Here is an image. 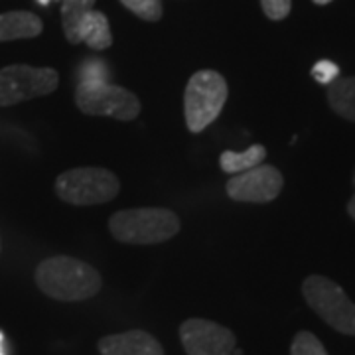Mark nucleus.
I'll use <instances>...</instances> for the list:
<instances>
[{
    "mask_svg": "<svg viewBox=\"0 0 355 355\" xmlns=\"http://www.w3.org/2000/svg\"><path fill=\"white\" fill-rule=\"evenodd\" d=\"M60 85V76L51 67H32L26 64L6 65L0 69V107L50 95Z\"/></svg>",
    "mask_w": 355,
    "mask_h": 355,
    "instance_id": "7",
    "label": "nucleus"
},
{
    "mask_svg": "<svg viewBox=\"0 0 355 355\" xmlns=\"http://www.w3.org/2000/svg\"><path fill=\"white\" fill-rule=\"evenodd\" d=\"M347 214L355 219V196L349 200V203H347Z\"/></svg>",
    "mask_w": 355,
    "mask_h": 355,
    "instance_id": "21",
    "label": "nucleus"
},
{
    "mask_svg": "<svg viewBox=\"0 0 355 355\" xmlns=\"http://www.w3.org/2000/svg\"><path fill=\"white\" fill-rule=\"evenodd\" d=\"M36 284L46 296L60 302H81L103 288L99 270L73 257H50L36 268Z\"/></svg>",
    "mask_w": 355,
    "mask_h": 355,
    "instance_id": "1",
    "label": "nucleus"
},
{
    "mask_svg": "<svg viewBox=\"0 0 355 355\" xmlns=\"http://www.w3.org/2000/svg\"><path fill=\"white\" fill-rule=\"evenodd\" d=\"M109 229L116 241L128 245H156L172 239L180 231V219L164 207H137L116 211L109 219Z\"/></svg>",
    "mask_w": 355,
    "mask_h": 355,
    "instance_id": "2",
    "label": "nucleus"
},
{
    "mask_svg": "<svg viewBox=\"0 0 355 355\" xmlns=\"http://www.w3.org/2000/svg\"><path fill=\"white\" fill-rule=\"evenodd\" d=\"M180 340L188 355H233L235 334L216 322L190 318L180 326Z\"/></svg>",
    "mask_w": 355,
    "mask_h": 355,
    "instance_id": "9",
    "label": "nucleus"
},
{
    "mask_svg": "<svg viewBox=\"0 0 355 355\" xmlns=\"http://www.w3.org/2000/svg\"><path fill=\"white\" fill-rule=\"evenodd\" d=\"M101 355H164V347L144 330H128L105 336L97 343Z\"/></svg>",
    "mask_w": 355,
    "mask_h": 355,
    "instance_id": "10",
    "label": "nucleus"
},
{
    "mask_svg": "<svg viewBox=\"0 0 355 355\" xmlns=\"http://www.w3.org/2000/svg\"><path fill=\"white\" fill-rule=\"evenodd\" d=\"M229 87L225 77L214 69L196 71L184 93L186 125L193 135H200L216 121L227 101Z\"/></svg>",
    "mask_w": 355,
    "mask_h": 355,
    "instance_id": "3",
    "label": "nucleus"
},
{
    "mask_svg": "<svg viewBox=\"0 0 355 355\" xmlns=\"http://www.w3.org/2000/svg\"><path fill=\"white\" fill-rule=\"evenodd\" d=\"M302 294L308 306L328 326L345 336H355V304L334 280L312 275L302 282Z\"/></svg>",
    "mask_w": 355,
    "mask_h": 355,
    "instance_id": "5",
    "label": "nucleus"
},
{
    "mask_svg": "<svg viewBox=\"0 0 355 355\" xmlns=\"http://www.w3.org/2000/svg\"><path fill=\"white\" fill-rule=\"evenodd\" d=\"M284 186V178L275 166L259 164L229 178L225 191L233 202L268 203L277 200Z\"/></svg>",
    "mask_w": 355,
    "mask_h": 355,
    "instance_id": "8",
    "label": "nucleus"
},
{
    "mask_svg": "<svg viewBox=\"0 0 355 355\" xmlns=\"http://www.w3.org/2000/svg\"><path fill=\"white\" fill-rule=\"evenodd\" d=\"M266 158V148L263 144H253L251 148H247L245 153H233V150H225L219 156V166L223 172H227L231 176L247 172L254 166L263 164Z\"/></svg>",
    "mask_w": 355,
    "mask_h": 355,
    "instance_id": "14",
    "label": "nucleus"
},
{
    "mask_svg": "<svg viewBox=\"0 0 355 355\" xmlns=\"http://www.w3.org/2000/svg\"><path fill=\"white\" fill-rule=\"evenodd\" d=\"M0 249H2V245H0Z\"/></svg>",
    "mask_w": 355,
    "mask_h": 355,
    "instance_id": "23",
    "label": "nucleus"
},
{
    "mask_svg": "<svg viewBox=\"0 0 355 355\" xmlns=\"http://www.w3.org/2000/svg\"><path fill=\"white\" fill-rule=\"evenodd\" d=\"M44 30L40 16L28 10H12L0 14V42L36 38Z\"/></svg>",
    "mask_w": 355,
    "mask_h": 355,
    "instance_id": "11",
    "label": "nucleus"
},
{
    "mask_svg": "<svg viewBox=\"0 0 355 355\" xmlns=\"http://www.w3.org/2000/svg\"><path fill=\"white\" fill-rule=\"evenodd\" d=\"M291 355H328V352L312 331H298L292 340Z\"/></svg>",
    "mask_w": 355,
    "mask_h": 355,
    "instance_id": "17",
    "label": "nucleus"
},
{
    "mask_svg": "<svg viewBox=\"0 0 355 355\" xmlns=\"http://www.w3.org/2000/svg\"><path fill=\"white\" fill-rule=\"evenodd\" d=\"M79 40L85 42L91 50L103 51L111 48L113 44V34H111V26L107 16L99 10H89L87 16L83 18V22L79 26Z\"/></svg>",
    "mask_w": 355,
    "mask_h": 355,
    "instance_id": "12",
    "label": "nucleus"
},
{
    "mask_svg": "<svg viewBox=\"0 0 355 355\" xmlns=\"http://www.w3.org/2000/svg\"><path fill=\"white\" fill-rule=\"evenodd\" d=\"M76 105L89 116H111L116 121H135L140 114V101L128 89L113 85L109 81L79 83L76 91Z\"/></svg>",
    "mask_w": 355,
    "mask_h": 355,
    "instance_id": "6",
    "label": "nucleus"
},
{
    "mask_svg": "<svg viewBox=\"0 0 355 355\" xmlns=\"http://www.w3.org/2000/svg\"><path fill=\"white\" fill-rule=\"evenodd\" d=\"M123 6L137 14L144 22H158L162 18V0H121Z\"/></svg>",
    "mask_w": 355,
    "mask_h": 355,
    "instance_id": "16",
    "label": "nucleus"
},
{
    "mask_svg": "<svg viewBox=\"0 0 355 355\" xmlns=\"http://www.w3.org/2000/svg\"><path fill=\"white\" fill-rule=\"evenodd\" d=\"M79 83H87V81H107V65L97 60H87L79 67Z\"/></svg>",
    "mask_w": 355,
    "mask_h": 355,
    "instance_id": "18",
    "label": "nucleus"
},
{
    "mask_svg": "<svg viewBox=\"0 0 355 355\" xmlns=\"http://www.w3.org/2000/svg\"><path fill=\"white\" fill-rule=\"evenodd\" d=\"M261 6L265 10L266 18L279 22V20H284L291 14L292 0H261Z\"/></svg>",
    "mask_w": 355,
    "mask_h": 355,
    "instance_id": "20",
    "label": "nucleus"
},
{
    "mask_svg": "<svg viewBox=\"0 0 355 355\" xmlns=\"http://www.w3.org/2000/svg\"><path fill=\"white\" fill-rule=\"evenodd\" d=\"M328 103L340 116L355 123V77H338L328 85Z\"/></svg>",
    "mask_w": 355,
    "mask_h": 355,
    "instance_id": "13",
    "label": "nucleus"
},
{
    "mask_svg": "<svg viewBox=\"0 0 355 355\" xmlns=\"http://www.w3.org/2000/svg\"><path fill=\"white\" fill-rule=\"evenodd\" d=\"M95 0H64L62 2V24L64 34L69 44H81L79 40V26L89 10H93Z\"/></svg>",
    "mask_w": 355,
    "mask_h": 355,
    "instance_id": "15",
    "label": "nucleus"
},
{
    "mask_svg": "<svg viewBox=\"0 0 355 355\" xmlns=\"http://www.w3.org/2000/svg\"><path fill=\"white\" fill-rule=\"evenodd\" d=\"M314 2H316L318 6H324V4H330L331 0H314Z\"/></svg>",
    "mask_w": 355,
    "mask_h": 355,
    "instance_id": "22",
    "label": "nucleus"
},
{
    "mask_svg": "<svg viewBox=\"0 0 355 355\" xmlns=\"http://www.w3.org/2000/svg\"><path fill=\"white\" fill-rule=\"evenodd\" d=\"M312 77L320 85H331L340 77V67L330 60H322L312 67Z\"/></svg>",
    "mask_w": 355,
    "mask_h": 355,
    "instance_id": "19",
    "label": "nucleus"
},
{
    "mask_svg": "<svg viewBox=\"0 0 355 355\" xmlns=\"http://www.w3.org/2000/svg\"><path fill=\"white\" fill-rule=\"evenodd\" d=\"M121 191L116 174L107 168L85 166L65 170L55 180L58 198L71 205H97L114 200Z\"/></svg>",
    "mask_w": 355,
    "mask_h": 355,
    "instance_id": "4",
    "label": "nucleus"
}]
</instances>
